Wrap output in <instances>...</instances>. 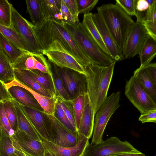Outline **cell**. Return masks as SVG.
<instances>
[{"label": "cell", "instance_id": "cell-53", "mask_svg": "<svg viewBox=\"0 0 156 156\" xmlns=\"http://www.w3.org/2000/svg\"></svg>", "mask_w": 156, "mask_h": 156}, {"label": "cell", "instance_id": "cell-48", "mask_svg": "<svg viewBox=\"0 0 156 156\" xmlns=\"http://www.w3.org/2000/svg\"><path fill=\"white\" fill-rule=\"evenodd\" d=\"M149 76L156 85V64L150 63L144 67Z\"/></svg>", "mask_w": 156, "mask_h": 156}, {"label": "cell", "instance_id": "cell-15", "mask_svg": "<svg viewBox=\"0 0 156 156\" xmlns=\"http://www.w3.org/2000/svg\"><path fill=\"white\" fill-rule=\"evenodd\" d=\"M92 18L110 57L116 62L124 59L122 52L100 15L98 13L93 14Z\"/></svg>", "mask_w": 156, "mask_h": 156}, {"label": "cell", "instance_id": "cell-12", "mask_svg": "<svg viewBox=\"0 0 156 156\" xmlns=\"http://www.w3.org/2000/svg\"><path fill=\"white\" fill-rule=\"evenodd\" d=\"M47 115L51 126L50 141L61 146L71 147L75 146L78 140L77 132L68 128L54 115Z\"/></svg>", "mask_w": 156, "mask_h": 156}, {"label": "cell", "instance_id": "cell-35", "mask_svg": "<svg viewBox=\"0 0 156 156\" xmlns=\"http://www.w3.org/2000/svg\"><path fill=\"white\" fill-rule=\"evenodd\" d=\"M86 93L80 94L71 100L75 116L76 131L79 127L83 109Z\"/></svg>", "mask_w": 156, "mask_h": 156}, {"label": "cell", "instance_id": "cell-43", "mask_svg": "<svg viewBox=\"0 0 156 156\" xmlns=\"http://www.w3.org/2000/svg\"><path fill=\"white\" fill-rule=\"evenodd\" d=\"M60 11L62 24L65 23L74 24L79 23L70 12L62 0H61Z\"/></svg>", "mask_w": 156, "mask_h": 156}, {"label": "cell", "instance_id": "cell-8", "mask_svg": "<svg viewBox=\"0 0 156 156\" xmlns=\"http://www.w3.org/2000/svg\"><path fill=\"white\" fill-rule=\"evenodd\" d=\"M125 93L141 114L151 110H156V103L134 76H132L126 82Z\"/></svg>", "mask_w": 156, "mask_h": 156}, {"label": "cell", "instance_id": "cell-14", "mask_svg": "<svg viewBox=\"0 0 156 156\" xmlns=\"http://www.w3.org/2000/svg\"><path fill=\"white\" fill-rule=\"evenodd\" d=\"M44 150V156H82L89 139L78 133L76 144L71 147L57 145L50 141L41 138Z\"/></svg>", "mask_w": 156, "mask_h": 156}, {"label": "cell", "instance_id": "cell-20", "mask_svg": "<svg viewBox=\"0 0 156 156\" xmlns=\"http://www.w3.org/2000/svg\"><path fill=\"white\" fill-rule=\"evenodd\" d=\"M5 85L7 89L10 87L16 86L26 89L31 94L41 106L44 113L48 115H54L56 97L49 98L45 96L34 90L15 78L10 82L5 83Z\"/></svg>", "mask_w": 156, "mask_h": 156}, {"label": "cell", "instance_id": "cell-10", "mask_svg": "<svg viewBox=\"0 0 156 156\" xmlns=\"http://www.w3.org/2000/svg\"><path fill=\"white\" fill-rule=\"evenodd\" d=\"M55 65L71 100L87 92V83L85 75L71 69Z\"/></svg>", "mask_w": 156, "mask_h": 156}, {"label": "cell", "instance_id": "cell-17", "mask_svg": "<svg viewBox=\"0 0 156 156\" xmlns=\"http://www.w3.org/2000/svg\"><path fill=\"white\" fill-rule=\"evenodd\" d=\"M27 156H44L41 141L36 140L24 133L17 130L12 136Z\"/></svg>", "mask_w": 156, "mask_h": 156}, {"label": "cell", "instance_id": "cell-34", "mask_svg": "<svg viewBox=\"0 0 156 156\" xmlns=\"http://www.w3.org/2000/svg\"><path fill=\"white\" fill-rule=\"evenodd\" d=\"M12 7L8 0H0V22L7 27H12Z\"/></svg>", "mask_w": 156, "mask_h": 156}, {"label": "cell", "instance_id": "cell-44", "mask_svg": "<svg viewBox=\"0 0 156 156\" xmlns=\"http://www.w3.org/2000/svg\"><path fill=\"white\" fill-rule=\"evenodd\" d=\"M66 6L77 22H79L76 0H62Z\"/></svg>", "mask_w": 156, "mask_h": 156}, {"label": "cell", "instance_id": "cell-1", "mask_svg": "<svg viewBox=\"0 0 156 156\" xmlns=\"http://www.w3.org/2000/svg\"><path fill=\"white\" fill-rule=\"evenodd\" d=\"M32 27L43 51L54 41H57L85 68L93 63L83 53L62 23L49 19L44 20L38 26L32 24Z\"/></svg>", "mask_w": 156, "mask_h": 156}, {"label": "cell", "instance_id": "cell-7", "mask_svg": "<svg viewBox=\"0 0 156 156\" xmlns=\"http://www.w3.org/2000/svg\"><path fill=\"white\" fill-rule=\"evenodd\" d=\"M12 27L20 37L27 51L42 53L43 50L32 27V23L22 16L13 6Z\"/></svg>", "mask_w": 156, "mask_h": 156}, {"label": "cell", "instance_id": "cell-9", "mask_svg": "<svg viewBox=\"0 0 156 156\" xmlns=\"http://www.w3.org/2000/svg\"><path fill=\"white\" fill-rule=\"evenodd\" d=\"M48 61L56 66L71 69L85 75V68L63 48L57 41H54L43 51L42 53Z\"/></svg>", "mask_w": 156, "mask_h": 156}, {"label": "cell", "instance_id": "cell-2", "mask_svg": "<svg viewBox=\"0 0 156 156\" xmlns=\"http://www.w3.org/2000/svg\"><path fill=\"white\" fill-rule=\"evenodd\" d=\"M116 61L107 66L92 63L85 68L87 93L95 115L107 98Z\"/></svg>", "mask_w": 156, "mask_h": 156}, {"label": "cell", "instance_id": "cell-52", "mask_svg": "<svg viewBox=\"0 0 156 156\" xmlns=\"http://www.w3.org/2000/svg\"></svg>", "mask_w": 156, "mask_h": 156}, {"label": "cell", "instance_id": "cell-33", "mask_svg": "<svg viewBox=\"0 0 156 156\" xmlns=\"http://www.w3.org/2000/svg\"><path fill=\"white\" fill-rule=\"evenodd\" d=\"M0 33L22 51H27L18 34L12 27L6 26L0 22Z\"/></svg>", "mask_w": 156, "mask_h": 156}, {"label": "cell", "instance_id": "cell-6", "mask_svg": "<svg viewBox=\"0 0 156 156\" xmlns=\"http://www.w3.org/2000/svg\"><path fill=\"white\" fill-rule=\"evenodd\" d=\"M140 151L127 141H122L116 136H111L96 144L89 143L82 156H113Z\"/></svg>", "mask_w": 156, "mask_h": 156}, {"label": "cell", "instance_id": "cell-19", "mask_svg": "<svg viewBox=\"0 0 156 156\" xmlns=\"http://www.w3.org/2000/svg\"><path fill=\"white\" fill-rule=\"evenodd\" d=\"M95 115L88 95L86 93L85 95L83 109L79 128L77 131L89 139L92 137Z\"/></svg>", "mask_w": 156, "mask_h": 156}, {"label": "cell", "instance_id": "cell-3", "mask_svg": "<svg viewBox=\"0 0 156 156\" xmlns=\"http://www.w3.org/2000/svg\"><path fill=\"white\" fill-rule=\"evenodd\" d=\"M97 9L122 53L130 26L134 21L116 4H104Z\"/></svg>", "mask_w": 156, "mask_h": 156}, {"label": "cell", "instance_id": "cell-13", "mask_svg": "<svg viewBox=\"0 0 156 156\" xmlns=\"http://www.w3.org/2000/svg\"><path fill=\"white\" fill-rule=\"evenodd\" d=\"M12 65L14 69L37 70L53 76L50 62L41 53L24 51Z\"/></svg>", "mask_w": 156, "mask_h": 156}, {"label": "cell", "instance_id": "cell-49", "mask_svg": "<svg viewBox=\"0 0 156 156\" xmlns=\"http://www.w3.org/2000/svg\"><path fill=\"white\" fill-rule=\"evenodd\" d=\"M146 20L156 22V2L152 5L149 6L146 16Z\"/></svg>", "mask_w": 156, "mask_h": 156}, {"label": "cell", "instance_id": "cell-51", "mask_svg": "<svg viewBox=\"0 0 156 156\" xmlns=\"http://www.w3.org/2000/svg\"><path fill=\"white\" fill-rule=\"evenodd\" d=\"M0 50H2V48H1V46L0 45Z\"/></svg>", "mask_w": 156, "mask_h": 156}, {"label": "cell", "instance_id": "cell-18", "mask_svg": "<svg viewBox=\"0 0 156 156\" xmlns=\"http://www.w3.org/2000/svg\"><path fill=\"white\" fill-rule=\"evenodd\" d=\"M11 101L16 117L17 130L24 133L36 140L41 141L40 136L31 123L23 105L13 99H11Z\"/></svg>", "mask_w": 156, "mask_h": 156}, {"label": "cell", "instance_id": "cell-24", "mask_svg": "<svg viewBox=\"0 0 156 156\" xmlns=\"http://www.w3.org/2000/svg\"><path fill=\"white\" fill-rule=\"evenodd\" d=\"M41 2L44 20L51 19L62 23L61 0H41Z\"/></svg>", "mask_w": 156, "mask_h": 156}, {"label": "cell", "instance_id": "cell-11", "mask_svg": "<svg viewBox=\"0 0 156 156\" xmlns=\"http://www.w3.org/2000/svg\"><path fill=\"white\" fill-rule=\"evenodd\" d=\"M148 36L142 23L134 22L130 26L122 52L124 59L133 57L138 54Z\"/></svg>", "mask_w": 156, "mask_h": 156}, {"label": "cell", "instance_id": "cell-41", "mask_svg": "<svg viewBox=\"0 0 156 156\" xmlns=\"http://www.w3.org/2000/svg\"><path fill=\"white\" fill-rule=\"evenodd\" d=\"M79 13L88 14L98 3V0H76Z\"/></svg>", "mask_w": 156, "mask_h": 156}, {"label": "cell", "instance_id": "cell-38", "mask_svg": "<svg viewBox=\"0 0 156 156\" xmlns=\"http://www.w3.org/2000/svg\"><path fill=\"white\" fill-rule=\"evenodd\" d=\"M54 116L68 128L73 131H76L67 117L61 107L59 99L57 97L55 104Z\"/></svg>", "mask_w": 156, "mask_h": 156}, {"label": "cell", "instance_id": "cell-28", "mask_svg": "<svg viewBox=\"0 0 156 156\" xmlns=\"http://www.w3.org/2000/svg\"><path fill=\"white\" fill-rule=\"evenodd\" d=\"M15 78L39 94L48 97H55L42 87L37 83L22 69H14Z\"/></svg>", "mask_w": 156, "mask_h": 156}, {"label": "cell", "instance_id": "cell-31", "mask_svg": "<svg viewBox=\"0 0 156 156\" xmlns=\"http://www.w3.org/2000/svg\"><path fill=\"white\" fill-rule=\"evenodd\" d=\"M0 44L2 50L9 57L12 64L22 55V51L0 33Z\"/></svg>", "mask_w": 156, "mask_h": 156}, {"label": "cell", "instance_id": "cell-16", "mask_svg": "<svg viewBox=\"0 0 156 156\" xmlns=\"http://www.w3.org/2000/svg\"><path fill=\"white\" fill-rule=\"evenodd\" d=\"M23 106L31 123L41 138L50 141L51 126L47 115L44 112Z\"/></svg>", "mask_w": 156, "mask_h": 156}, {"label": "cell", "instance_id": "cell-27", "mask_svg": "<svg viewBox=\"0 0 156 156\" xmlns=\"http://www.w3.org/2000/svg\"><path fill=\"white\" fill-rule=\"evenodd\" d=\"M92 14L91 12L84 14L82 23L104 52L110 57L109 53L94 22L92 18Z\"/></svg>", "mask_w": 156, "mask_h": 156}, {"label": "cell", "instance_id": "cell-21", "mask_svg": "<svg viewBox=\"0 0 156 156\" xmlns=\"http://www.w3.org/2000/svg\"><path fill=\"white\" fill-rule=\"evenodd\" d=\"M7 89L12 98L21 105L44 112L43 108L37 101L26 89L16 86L10 87Z\"/></svg>", "mask_w": 156, "mask_h": 156}, {"label": "cell", "instance_id": "cell-30", "mask_svg": "<svg viewBox=\"0 0 156 156\" xmlns=\"http://www.w3.org/2000/svg\"><path fill=\"white\" fill-rule=\"evenodd\" d=\"M27 12L32 24L34 26L41 24L45 20L43 14L41 0H26Z\"/></svg>", "mask_w": 156, "mask_h": 156}, {"label": "cell", "instance_id": "cell-36", "mask_svg": "<svg viewBox=\"0 0 156 156\" xmlns=\"http://www.w3.org/2000/svg\"><path fill=\"white\" fill-rule=\"evenodd\" d=\"M149 8V5L146 0H136L135 16L136 18V22L142 23L145 21Z\"/></svg>", "mask_w": 156, "mask_h": 156}, {"label": "cell", "instance_id": "cell-46", "mask_svg": "<svg viewBox=\"0 0 156 156\" xmlns=\"http://www.w3.org/2000/svg\"><path fill=\"white\" fill-rule=\"evenodd\" d=\"M149 36L156 40V22L146 20L142 23Z\"/></svg>", "mask_w": 156, "mask_h": 156}, {"label": "cell", "instance_id": "cell-29", "mask_svg": "<svg viewBox=\"0 0 156 156\" xmlns=\"http://www.w3.org/2000/svg\"><path fill=\"white\" fill-rule=\"evenodd\" d=\"M15 78L14 68L10 59L4 51L0 50V80L7 83Z\"/></svg>", "mask_w": 156, "mask_h": 156}, {"label": "cell", "instance_id": "cell-25", "mask_svg": "<svg viewBox=\"0 0 156 156\" xmlns=\"http://www.w3.org/2000/svg\"><path fill=\"white\" fill-rule=\"evenodd\" d=\"M138 54L140 62V67H144L150 64L156 56V40L148 36L144 41Z\"/></svg>", "mask_w": 156, "mask_h": 156}, {"label": "cell", "instance_id": "cell-5", "mask_svg": "<svg viewBox=\"0 0 156 156\" xmlns=\"http://www.w3.org/2000/svg\"><path fill=\"white\" fill-rule=\"evenodd\" d=\"M120 92L118 91L107 97L97 112L94 116L91 144H96L103 140V135L108 122L120 106Z\"/></svg>", "mask_w": 156, "mask_h": 156}, {"label": "cell", "instance_id": "cell-50", "mask_svg": "<svg viewBox=\"0 0 156 156\" xmlns=\"http://www.w3.org/2000/svg\"><path fill=\"white\" fill-rule=\"evenodd\" d=\"M113 156H146L145 154L139 151L138 152L124 153Z\"/></svg>", "mask_w": 156, "mask_h": 156}, {"label": "cell", "instance_id": "cell-40", "mask_svg": "<svg viewBox=\"0 0 156 156\" xmlns=\"http://www.w3.org/2000/svg\"><path fill=\"white\" fill-rule=\"evenodd\" d=\"M57 98L59 99L61 107L67 117L72 125L76 130L75 116L71 100H66Z\"/></svg>", "mask_w": 156, "mask_h": 156}, {"label": "cell", "instance_id": "cell-22", "mask_svg": "<svg viewBox=\"0 0 156 156\" xmlns=\"http://www.w3.org/2000/svg\"><path fill=\"white\" fill-rule=\"evenodd\" d=\"M0 129V156H27L13 136Z\"/></svg>", "mask_w": 156, "mask_h": 156}, {"label": "cell", "instance_id": "cell-37", "mask_svg": "<svg viewBox=\"0 0 156 156\" xmlns=\"http://www.w3.org/2000/svg\"><path fill=\"white\" fill-rule=\"evenodd\" d=\"M4 107L6 116L11 128L15 131L17 129V119L11 100L4 101Z\"/></svg>", "mask_w": 156, "mask_h": 156}, {"label": "cell", "instance_id": "cell-4", "mask_svg": "<svg viewBox=\"0 0 156 156\" xmlns=\"http://www.w3.org/2000/svg\"><path fill=\"white\" fill-rule=\"evenodd\" d=\"M63 24L83 53L93 63L107 66L115 61L104 52L82 23Z\"/></svg>", "mask_w": 156, "mask_h": 156}, {"label": "cell", "instance_id": "cell-47", "mask_svg": "<svg viewBox=\"0 0 156 156\" xmlns=\"http://www.w3.org/2000/svg\"><path fill=\"white\" fill-rule=\"evenodd\" d=\"M5 83L0 80V101L12 99Z\"/></svg>", "mask_w": 156, "mask_h": 156}, {"label": "cell", "instance_id": "cell-26", "mask_svg": "<svg viewBox=\"0 0 156 156\" xmlns=\"http://www.w3.org/2000/svg\"><path fill=\"white\" fill-rule=\"evenodd\" d=\"M133 76L156 103V85L149 76L145 67H139L133 72Z\"/></svg>", "mask_w": 156, "mask_h": 156}, {"label": "cell", "instance_id": "cell-23", "mask_svg": "<svg viewBox=\"0 0 156 156\" xmlns=\"http://www.w3.org/2000/svg\"><path fill=\"white\" fill-rule=\"evenodd\" d=\"M42 87L56 97V91L53 76L37 70H23Z\"/></svg>", "mask_w": 156, "mask_h": 156}, {"label": "cell", "instance_id": "cell-45", "mask_svg": "<svg viewBox=\"0 0 156 156\" xmlns=\"http://www.w3.org/2000/svg\"><path fill=\"white\" fill-rule=\"evenodd\" d=\"M138 120L144 123L147 122H156V110H151L141 114Z\"/></svg>", "mask_w": 156, "mask_h": 156}, {"label": "cell", "instance_id": "cell-42", "mask_svg": "<svg viewBox=\"0 0 156 156\" xmlns=\"http://www.w3.org/2000/svg\"><path fill=\"white\" fill-rule=\"evenodd\" d=\"M135 1L136 0H116L115 4L131 16H135Z\"/></svg>", "mask_w": 156, "mask_h": 156}, {"label": "cell", "instance_id": "cell-39", "mask_svg": "<svg viewBox=\"0 0 156 156\" xmlns=\"http://www.w3.org/2000/svg\"><path fill=\"white\" fill-rule=\"evenodd\" d=\"M0 129L11 136L15 132L11 128L6 116L4 107V101L0 102Z\"/></svg>", "mask_w": 156, "mask_h": 156}, {"label": "cell", "instance_id": "cell-32", "mask_svg": "<svg viewBox=\"0 0 156 156\" xmlns=\"http://www.w3.org/2000/svg\"><path fill=\"white\" fill-rule=\"evenodd\" d=\"M49 62L56 91V97L66 100H71L55 64Z\"/></svg>", "mask_w": 156, "mask_h": 156}]
</instances>
